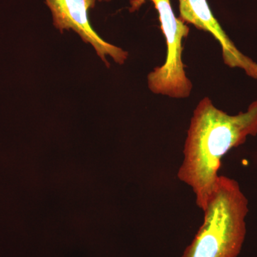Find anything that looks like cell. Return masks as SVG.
<instances>
[{"instance_id": "cell-3", "label": "cell", "mask_w": 257, "mask_h": 257, "mask_svg": "<svg viewBox=\"0 0 257 257\" xmlns=\"http://www.w3.org/2000/svg\"><path fill=\"white\" fill-rule=\"evenodd\" d=\"M147 1L154 5L160 28L167 43L165 63L155 67L147 75V85L152 93L174 99H186L191 95L193 84L187 76L182 60V42L188 37L190 29L177 18L170 0H130V13L138 11Z\"/></svg>"}, {"instance_id": "cell-5", "label": "cell", "mask_w": 257, "mask_h": 257, "mask_svg": "<svg viewBox=\"0 0 257 257\" xmlns=\"http://www.w3.org/2000/svg\"><path fill=\"white\" fill-rule=\"evenodd\" d=\"M179 18L214 37L220 45L223 62L226 66L242 69L248 77L257 79V63L243 55L231 41L213 15L207 0H179Z\"/></svg>"}, {"instance_id": "cell-1", "label": "cell", "mask_w": 257, "mask_h": 257, "mask_svg": "<svg viewBox=\"0 0 257 257\" xmlns=\"http://www.w3.org/2000/svg\"><path fill=\"white\" fill-rule=\"evenodd\" d=\"M256 135L257 99L236 115L216 107L208 96L199 101L187 130L177 177L192 188L199 209L204 210L214 191L223 157L248 137Z\"/></svg>"}, {"instance_id": "cell-4", "label": "cell", "mask_w": 257, "mask_h": 257, "mask_svg": "<svg viewBox=\"0 0 257 257\" xmlns=\"http://www.w3.org/2000/svg\"><path fill=\"white\" fill-rule=\"evenodd\" d=\"M45 3L55 28L62 34L65 30L76 32L84 43L93 47L107 68L110 67L107 57L120 65L127 60V51L103 40L91 25L89 11L95 7L96 0H45Z\"/></svg>"}, {"instance_id": "cell-2", "label": "cell", "mask_w": 257, "mask_h": 257, "mask_svg": "<svg viewBox=\"0 0 257 257\" xmlns=\"http://www.w3.org/2000/svg\"><path fill=\"white\" fill-rule=\"evenodd\" d=\"M248 199L234 179L219 176L204 221L182 257H236L246 236Z\"/></svg>"}, {"instance_id": "cell-6", "label": "cell", "mask_w": 257, "mask_h": 257, "mask_svg": "<svg viewBox=\"0 0 257 257\" xmlns=\"http://www.w3.org/2000/svg\"><path fill=\"white\" fill-rule=\"evenodd\" d=\"M96 3H109V2L112 1V0H96Z\"/></svg>"}]
</instances>
